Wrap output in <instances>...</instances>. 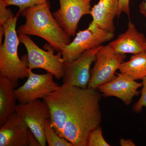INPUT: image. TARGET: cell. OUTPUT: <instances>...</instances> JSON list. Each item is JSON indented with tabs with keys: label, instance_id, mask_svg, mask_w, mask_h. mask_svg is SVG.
Segmentation results:
<instances>
[{
	"label": "cell",
	"instance_id": "obj_16",
	"mask_svg": "<svg viewBox=\"0 0 146 146\" xmlns=\"http://www.w3.org/2000/svg\"><path fill=\"white\" fill-rule=\"evenodd\" d=\"M120 73L135 80L146 76V51L133 54L126 62H123L119 68Z\"/></svg>",
	"mask_w": 146,
	"mask_h": 146
},
{
	"label": "cell",
	"instance_id": "obj_8",
	"mask_svg": "<svg viewBox=\"0 0 146 146\" xmlns=\"http://www.w3.org/2000/svg\"><path fill=\"white\" fill-rule=\"evenodd\" d=\"M102 46L86 51L72 61L64 62L63 84L82 89L88 88L91 78L90 68Z\"/></svg>",
	"mask_w": 146,
	"mask_h": 146
},
{
	"label": "cell",
	"instance_id": "obj_2",
	"mask_svg": "<svg viewBox=\"0 0 146 146\" xmlns=\"http://www.w3.org/2000/svg\"><path fill=\"white\" fill-rule=\"evenodd\" d=\"M20 14L26 21L16 30L18 34L39 36L58 52H61L71 42L70 36L58 24L51 13L48 1L26 9Z\"/></svg>",
	"mask_w": 146,
	"mask_h": 146
},
{
	"label": "cell",
	"instance_id": "obj_20",
	"mask_svg": "<svg viewBox=\"0 0 146 146\" xmlns=\"http://www.w3.org/2000/svg\"><path fill=\"white\" fill-rule=\"evenodd\" d=\"M143 86L141 91V96L140 99L133 106V110L136 113H139L144 107L146 108V76L143 80Z\"/></svg>",
	"mask_w": 146,
	"mask_h": 146
},
{
	"label": "cell",
	"instance_id": "obj_15",
	"mask_svg": "<svg viewBox=\"0 0 146 146\" xmlns=\"http://www.w3.org/2000/svg\"><path fill=\"white\" fill-rule=\"evenodd\" d=\"M16 86L9 79L0 75V125L16 112V98L14 93Z\"/></svg>",
	"mask_w": 146,
	"mask_h": 146
},
{
	"label": "cell",
	"instance_id": "obj_6",
	"mask_svg": "<svg viewBox=\"0 0 146 146\" xmlns=\"http://www.w3.org/2000/svg\"><path fill=\"white\" fill-rule=\"evenodd\" d=\"M125 58V54L117 53L109 44L102 46L97 52L95 65L91 71L88 88L98 89L112 80Z\"/></svg>",
	"mask_w": 146,
	"mask_h": 146
},
{
	"label": "cell",
	"instance_id": "obj_3",
	"mask_svg": "<svg viewBox=\"0 0 146 146\" xmlns=\"http://www.w3.org/2000/svg\"><path fill=\"white\" fill-rule=\"evenodd\" d=\"M20 15L18 12L3 25L5 39L0 46V75L9 79L16 86L19 79L28 78L29 70L27 55L21 59L18 54L20 42L16 26Z\"/></svg>",
	"mask_w": 146,
	"mask_h": 146
},
{
	"label": "cell",
	"instance_id": "obj_11",
	"mask_svg": "<svg viewBox=\"0 0 146 146\" xmlns=\"http://www.w3.org/2000/svg\"><path fill=\"white\" fill-rule=\"evenodd\" d=\"M142 86V82H137L120 73L111 81L100 86L98 90L104 97H116L126 105L129 106L133 101L134 97L139 96L140 92L138 89Z\"/></svg>",
	"mask_w": 146,
	"mask_h": 146
},
{
	"label": "cell",
	"instance_id": "obj_23",
	"mask_svg": "<svg viewBox=\"0 0 146 146\" xmlns=\"http://www.w3.org/2000/svg\"><path fill=\"white\" fill-rule=\"evenodd\" d=\"M120 144L121 146H135V144L131 139H125L121 138L120 140Z\"/></svg>",
	"mask_w": 146,
	"mask_h": 146
},
{
	"label": "cell",
	"instance_id": "obj_21",
	"mask_svg": "<svg viewBox=\"0 0 146 146\" xmlns=\"http://www.w3.org/2000/svg\"><path fill=\"white\" fill-rule=\"evenodd\" d=\"M3 0H0V26H3L14 14L10 9L7 8Z\"/></svg>",
	"mask_w": 146,
	"mask_h": 146
},
{
	"label": "cell",
	"instance_id": "obj_9",
	"mask_svg": "<svg viewBox=\"0 0 146 146\" xmlns=\"http://www.w3.org/2000/svg\"><path fill=\"white\" fill-rule=\"evenodd\" d=\"M16 112L26 123L41 146L46 145L45 124L50 119L49 108L45 101L37 100L16 107Z\"/></svg>",
	"mask_w": 146,
	"mask_h": 146
},
{
	"label": "cell",
	"instance_id": "obj_5",
	"mask_svg": "<svg viewBox=\"0 0 146 146\" xmlns=\"http://www.w3.org/2000/svg\"><path fill=\"white\" fill-rule=\"evenodd\" d=\"M114 33L100 28L91 22L88 28L76 33L74 39L61 52L64 62H70L77 58L88 50L101 46L113 38Z\"/></svg>",
	"mask_w": 146,
	"mask_h": 146
},
{
	"label": "cell",
	"instance_id": "obj_4",
	"mask_svg": "<svg viewBox=\"0 0 146 146\" xmlns=\"http://www.w3.org/2000/svg\"><path fill=\"white\" fill-rule=\"evenodd\" d=\"M18 38L20 42L26 48L29 69H43L47 72L52 74L57 79L63 78L64 62L61 52H59L57 54H54V50L51 46L48 51L42 49L28 35L20 34Z\"/></svg>",
	"mask_w": 146,
	"mask_h": 146
},
{
	"label": "cell",
	"instance_id": "obj_22",
	"mask_svg": "<svg viewBox=\"0 0 146 146\" xmlns=\"http://www.w3.org/2000/svg\"><path fill=\"white\" fill-rule=\"evenodd\" d=\"M119 14L124 13L129 16V0H119Z\"/></svg>",
	"mask_w": 146,
	"mask_h": 146
},
{
	"label": "cell",
	"instance_id": "obj_10",
	"mask_svg": "<svg viewBox=\"0 0 146 146\" xmlns=\"http://www.w3.org/2000/svg\"><path fill=\"white\" fill-rule=\"evenodd\" d=\"M92 0H59L60 8L52 13L54 18L69 36H74L82 16L91 14Z\"/></svg>",
	"mask_w": 146,
	"mask_h": 146
},
{
	"label": "cell",
	"instance_id": "obj_25",
	"mask_svg": "<svg viewBox=\"0 0 146 146\" xmlns=\"http://www.w3.org/2000/svg\"><path fill=\"white\" fill-rule=\"evenodd\" d=\"M5 34V30L3 26H0V46L2 44V41L3 36Z\"/></svg>",
	"mask_w": 146,
	"mask_h": 146
},
{
	"label": "cell",
	"instance_id": "obj_12",
	"mask_svg": "<svg viewBox=\"0 0 146 146\" xmlns=\"http://www.w3.org/2000/svg\"><path fill=\"white\" fill-rule=\"evenodd\" d=\"M32 132L16 113L0 128V146H29Z\"/></svg>",
	"mask_w": 146,
	"mask_h": 146
},
{
	"label": "cell",
	"instance_id": "obj_19",
	"mask_svg": "<svg viewBox=\"0 0 146 146\" xmlns=\"http://www.w3.org/2000/svg\"><path fill=\"white\" fill-rule=\"evenodd\" d=\"M7 6H16L19 8L18 13L31 7L43 4L48 0H3Z\"/></svg>",
	"mask_w": 146,
	"mask_h": 146
},
{
	"label": "cell",
	"instance_id": "obj_18",
	"mask_svg": "<svg viewBox=\"0 0 146 146\" xmlns=\"http://www.w3.org/2000/svg\"><path fill=\"white\" fill-rule=\"evenodd\" d=\"M103 136V131L100 126L92 131L88 137L87 146H110Z\"/></svg>",
	"mask_w": 146,
	"mask_h": 146
},
{
	"label": "cell",
	"instance_id": "obj_13",
	"mask_svg": "<svg viewBox=\"0 0 146 146\" xmlns=\"http://www.w3.org/2000/svg\"><path fill=\"white\" fill-rule=\"evenodd\" d=\"M117 53L133 54L146 51V39L143 33L137 30L135 25L129 21L125 32L109 43Z\"/></svg>",
	"mask_w": 146,
	"mask_h": 146
},
{
	"label": "cell",
	"instance_id": "obj_14",
	"mask_svg": "<svg viewBox=\"0 0 146 146\" xmlns=\"http://www.w3.org/2000/svg\"><path fill=\"white\" fill-rule=\"evenodd\" d=\"M119 14V0H100L91 9L92 23L110 32L115 31L114 20Z\"/></svg>",
	"mask_w": 146,
	"mask_h": 146
},
{
	"label": "cell",
	"instance_id": "obj_1",
	"mask_svg": "<svg viewBox=\"0 0 146 146\" xmlns=\"http://www.w3.org/2000/svg\"><path fill=\"white\" fill-rule=\"evenodd\" d=\"M101 100L97 89L63 84L45 99L51 125L73 146H87L89 134L102 122Z\"/></svg>",
	"mask_w": 146,
	"mask_h": 146
},
{
	"label": "cell",
	"instance_id": "obj_17",
	"mask_svg": "<svg viewBox=\"0 0 146 146\" xmlns=\"http://www.w3.org/2000/svg\"><path fill=\"white\" fill-rule=\"evenodd\" d=\"M44 135L46 143L49 146H73L72 144L57 134L51 125L50 120L45 122Z\"/></svg>",
	"mask_w": 146,
	"mask_h": 146
},
{
	"label": "cell",
	"instance_id": "obj_7",
	"mask_svg": "<svg viewBox=\"0 0 146 146\" xmlns=\"http://www.w3.org/2000/svg\"><path fill=\"white\" fill-rule=\"evenodd\" d=\"M53 76L50 73L38 74L29 69L27 81L21 87L14 89L16 99L20 104L43 99L57 90L60 86L55 82Z\"/></svg>",
	"mask_w": 146,
	"mask_h": 146
},
{
	"label": "cell",
	"instance_id": "obj_24",
	"mask_svg": "<svg viewBox=\"0 0 146 146\" xmlns=\"http://www.w3.org/2000/svg\"><path fill=\"white\" fill-rule=\"evenodd\" d=\"M139 7L140 12L146 17V0H143Z\"/></svg>",
	"mask_w": 146,
	"mask_h": 146
}]
</instances>
